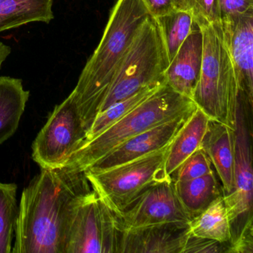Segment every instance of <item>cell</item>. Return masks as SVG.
Here are the masks:
<instances>
[{
    "label": "cell",
    "instance_id": "obj_1",
    "mask_svg": "<svg viewBox=\"0 0 253 253\" xmlns=\"http://www.w3.org/2000/svg\"><path fill=\"white\" fill-rule=\"evenodd\" d=\"M91 190L85 171L42 169L22 193L12 253H66L74 213Z\"/></svg>",
    "mask_w": 253,
    "mask_h": 253
},
{
    "label": "cell",
    "instance_id": "obj_2",
    "mask_svg": "<svg viewBox=\"0 0 253 253\" xmlns=\"http://www.w3.org/2000/svg\"><path fill=\"white\" fill-rule=\"evenodd\" d=\"M149 17L142 0H118L112 9L101 41L69 95L85 134L123 59Z\"/></svg>",
    "mask_w": 253,
    "mask_h": 253
},
{
    "label": "cell",
    "instance_id": "obj_3",
    "mask_svg": "<svg viewBox=\"0 0 253 253\" xmlns=\"http://www.w3.org/2000/svg\"><path fill=\"white\" fill-rule=\"evenodd\" d=\"M197 109L193 100L167 84L95 138L80 146L66 168L85 171L131 137Z\"/></svg>",
    "mask_w": 253,
    "mask_h": 253
},
{
    "label": "cell",
    "instance_id": "obj_4",
    "mask_svg": "<svg viewBox=\"0 0 253 253\" xmlns=\"http://www.w3.org/2000/svg\"><path fill=\"white\" fill-rule=\"evenodd\" d=\"M203 63L192 100L210 120L235 128L239 89L220 22L202 28Z\"/></svg>",
    "mask_w": 253,
    "mask_h": 253
},
{
    "label": "cell",
    "instance_id": "obj_5",
    "mask_svg": "<svg viewBox=\"0 0 253 253\" xmlns=\"http://www.w3.org/2000/svg\"><path fill=\"white\" fill-rule=\"evenodd\" d=\"M169 65L159 26L150 16L123 59L95 116L145 87L167 84L165 75Z\"/></svg>",
    "mask_w": 253,
    "mask_h": 253
},
{
    "label": "cell",
    "instance_id": "obj_6",
    "mask_svg": "<svg viewBox=\"0 0 253 253\" xmlns=\"http://www.w3.org/2000/svg\"><path fill=\"white\" fill-rule=\"evenodd\" d=\"M169 146L112 168L86 170L85 176L110 211L118 212L151 186L172 179L165 170Z\"/></svg>",
    "mask_w": 253,
    "mask_h": 253
},
{
    "label": "cell",
    "instance_id": "obj_7",
    "mask_svg": "<svg viewBox=\"0 0 253 253\" xmlns=\"http://www.w3.org/2000/svg\"><path fill=\"white\" fill-rule=\"evenodd\" d=\"M118 241L115 217L92 189L75 210L65 253H118Z\"/></svg>",
    "mask_w": 253,
    "mask_h": 253
},
{
    "label": "cell",
    "instance_id": "obj_8",
    "mask_svg": "<svg viewBox=\"0 0 253 253\" xmlns=\"http://www.w3.org/2000/svg\"><path fill=\"white\" fill-rule=\"evenodd\" d=\"M85 140V131L73 100L57 105L32 144V158L41 169L64 168Z\"/></svg>",
    "mask_w": 253,
    "mask_h": 253
},
{
    "label": "cell",
    "instance_id": "obj_9",
    "mask_svg": "<svg viewBox=\"0 0 253 253\" xmlns=\"http://www.w3.org/2000/svg\"><path fill=\"white\" fill-rule=\"evenodd\" d=\"M112 214L118 230L164 224L189 226L192 220L176 195L173 179L151 186L126 208Z\"/></svg>",
    "mask_w": 253,
    "mask_h": 253
},
{
    "label": "cell",
    "instance_id": "obj_10",
    "mask_svg": "<svg viewBox=\"0 0 253 253\" xmlns=\"http://www.w3.org/2000/svg\"><path fill=\"white\" fill-rule=\"evenodd\" d=\"M248 107L250 106L244 100L238 99L234 128V189L229 195H223L232 226L234 223H238V228L247 219L253 217V158L250 130L247 117Z\"/></svg>",
    "mask_w": 253,
    "mask_h": 253
},
{
    "label": "cell",
    "instance_id": "obj_11",
    "mask_svg": "<svg viewBox=\"0 0 253 253\" xmlns=\"http://www.w3.org/2000/svg\"><path fill=\"white\" fill-rule=\"evenodd\" d=\"M223 38L236 75L239 98L253 102V10L220 21Z\"/></svg>",
    "mask_w": 253,
    "mask_h": 253
},
{
    "label": "cell",
    "instance_id": "obj_12",
    "mask_svg": "<svg viewBox=\"0 0 253 253\" xmlns=\"http://www.w3.org/2000/svg\"><path fill=\"white\" fill-rule=\"evenodd\" d=\"M193 112L183 114L131 137L88 169L112 168L167 147Z\"/></svg>",
    "mask_w": 253,
    "mask_h": 253
},
{
    "label": "cell",
    "instance_id": "obj_13",
    "mask_svg": "<svg viewBox=\"0 0 253 253\" xmlns=\"http://www.w3.org/2000/svg\"><path fill=\"white\" fill-rule=\"evenodd\" d=\"M119 231L118 253H183L189 226L156 225Z\"/></svg>",
    "mask_w": 253,
    "mask_h": 253
},
{
    "label": "cell",
    "instance_id": "obj_14",
    "mask_svg": "<svg viewBox=\"0 0 253 253\" xmlns=\"http://www.w3.org/2000/svg\"><path fill=\"white\" fill-rule=\"evenodd\" d=\"M203 51L202 32L195 24L166 71L167 85L191 100L201 75Z\"/></svg>",
    "mask_w": 253,
    "mask_h": 253
},
{
    "label": "cell",
    "instance_id": "obj_15",
    "mask_svg": "<svg viewBox=\"0 0 253 253\" xmlns=\"http://www.w3.org/2000/svg\"><path fill=\"white\" fill-rule=\"evenodd\" d=\"M201 149L208 155L222 183L223 195L234 189L235 132L233 128L210 120L203 138Z\"/></svg>",
    "mask_w": 253,
    "mask_h": 253
},
{
    "label": "cell",
    "instance_id": "obj_16",
    "mask_svg": "<svg viewBox=\"0 0 253 253\" xmlns=\"http://www.w3.org/2000/svg\"><path fill=\"white\" fill-rule=\"evenodd\" d=\"M210 118L199 108L194 111L169 146L166 172L171 176L179 167L201 148Z\"/></svg>",
    "mask_w": 253,
    "mask_h": 253
},
{
    "label": "cell",
    "instance_id": "obj_17",
    "mask_svg": "<svg viewBox=\"0 0 253 253\" xmlns=\"http://www.w3.org/2000/svg\"><path fill=\"white\" fill-rule=\"evenodd\" d=\"M29 96L21 80L0 77V145L17 131Z\"/></svg>",
    "mask_w": 253,
    "mask_h": 253
},
{
    "label": "cell",
    "instance_id": "obj_18",
    "mask_svg": "<svg viewBox=\"0 0 253 253\" xmlns=\"http://www.w3.org/2000/svg\"><path fill=\"white\" fill-rule=\"evenodd\" d=\"M174 186L180 204L192 218L223 195L222 187L214 171L192 180H174Z\"/></svg>",
    "mask_w": 253,
    "mask_h": 253
},
{
    "label": "cell",
    "instance_id": "obj_19",
    "mask_svg": "<svg viewBox=\"0 0 253 253\" xmlns=\"http://www.w3.org/2000/svg\"><path fill=\"white\" fill-rule=\"evenodd\" d=\"M53 0H0V32L54 19Z\"/></svg>",
    "mask_w": 253,
    "mask_h": 253
},
{
    "label": "cell",
    "instance_id": "obj_20",
    "mask_svg": "<svg viewBox=\"0 0 253 253\" xmlns=\"http://www.w3.org/2000/svg\"><path fill=\"white\" fill-rule=\"evenodd\" d=\"M191 235L198 238L230 242L232 226L223 195L216 199L204 211L192 217L189 225Z\"/></svg>",
    "mask_w": 253,
    "mask_h": 253
},
{
    "label": "cell",
    "instance_id": "obj_21",
    "mask_svg": "<svg viewBox=\"0 0 253 253\" xmlns=\"http://www.w3.org/2000/svg\"><path fill=\"white\" fill-rule=\"evenodd\" d=\"M166 84H158V85L145 87L133 95L114 103L103 112L97 114L91 121L88 128H87L85 131V140L80 146L95 138L106 128L118 122L145 100L152 97Z\"/></svg>",
    "mask_w": 253,
    "mask_h": 253
},
{
    "label": "cell",
    "instance_id": "obj_22",
    "mask_svg": "<svg viewBox=\"0 0 253 253\" xmlns=\"http://www.w3.org/2000/svg\"><path fill=\"white\" fill-rule=\"evenodd\" d=\"M155 19L159 26L170 63L185 40L192 32L195 23L189 13L180 10Z\"/></svg>",
    "mask_w": 253,
    "mask_h": 253
},
{
    "label": "cell",
    "instance_id": "obj_23",
    "mask_svg": "<svg viewBox=\"0 0 253 253\" xmlns=\"http://www.w3.org/2000/svg\"><path fill=\"white\" fill-rule=\"evenodd\" d=\"M17 186L0 181V253H12L18 206Z\"/></svg>",
    "mask_w": 253,
    "mask_h": 253
},
{
    "label": "cell",
    "instance_id": "obj_24",
    "mask_svg": "<svg viewBox=\"0 0 253 253\" xmlns=\"http://www.w3.org/2000/svg\"><path fill=\"white\" fill-rule=\"evenodd\" d=\"M177 10L189 13L200 29L220 22L217 0H177Z\"/></svg>",
    "mask_w": 253,
    "mask_h": 253
},
{
    "label": "cell",
    "instance_id": "obj_25",
    "mask_svg": "<svg viewBox=\"0 0 253 253\" xmlns=\"http://www.w3.org/2000/svg\"><path fill=\"white\" fill-rule=\"evenodd\" d=\"M213 171L210 158L201 148L189 156L177 169L175 180L177 181L192 180L203 177Z\"/></svg>",
    "mask_w": 253,
    "mask_h": 253
},
{
    "label": "cell",
    "instance_id": "obj_26",
    "mask_svg": "<svg viewBox=\"0 0 253 253\" xmlns=\"http://www.w3.org/2000/svg\"><path fill=\"white\" fill-rule=\"evenodd\" d=\"M253 217L247 219L232 235L228 253H253Z\"/></svg>",
    "mask_w": 253,
    "mask_h": 253
},
{
    "label": "cell",
    "instance_id": "obj_27",
    "mask_svg": "<svg viewBox=\"0 0 253 253\" xmlns=\"http://www.w3.org/2000/svg\"><path fill=\"white\" fill-rule=\"evenodd\" d=\"M229 242L221 243L214 240L189 235L183 248V253H229Z\"/></svg>",
    "mask_w": 253,
    "mask_h": 253
},
{
    "label": "cell",
    "instance_id": "obj_28",
    "mask_svg": "<svg viewBox=\"0 0 253 253\" xmlns=\"http://www.w3.org/2000/svg\"><path fill=\"white\" fill-rule=\"evenodd\" d=\"M220 22L253 10V0H217Z\"/></svg>",
    "mask_w": 253,
    "mask_h": 253
},
{
    "label": "cell",
    "instance_id": "obj_29",
    "mask_svg": "<svg viewBox=\"0 0 253 253\" xmlns=\"http://www.w3.org/2000/svg\"><path fill=\"white\" fill-rule=\"evenodd\" d=\"M177 0H142L151 17L158 18L177 10Z\"/></svg>",
    "mask_w": 253,
    "mask_h": 253
},
{
    "label": "cell",
    "instance_id": "obj_30",
    "mask_svg": "<svg viewBox=\"0 0 253 253\" xmlns=\"http://www.w3.org/2000/svg\"><path fill=\"white\" fill-rule=\"evenodd\" d=\"M11 52V47L5 45L3 42H0V69H1L4 62L6 60L7 57L10 55Z\"/></svg>",
    "mask_w": 253,
    "mask_h": 253
}]
</instances>
